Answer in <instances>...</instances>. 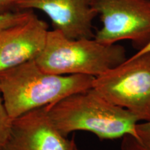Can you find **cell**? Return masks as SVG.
I'll return each instance as SVG.
<instances>
[{"label":"cell","mask_w":150,"mask_h":150,"mask_svg":"<svg viewBox=\"0 0 150 150\" xmlns=\"http://www.w3.org/2000/svg\"><path fill=\"white\" fill-rule=\"evenodd\" d=\"M95 77L59 75L42 70L35 60L0 73V93L11 119L54 104L93 88Z\"/></svg>","instance_id":"cell-1"},{"label":"cell","mask_w":150,"mask_h":150,"mask_svg":"<svg viewBox=\"0 0 150 150\" xmlns=\"http://www.w3.org/2000/svg\"><path fill=\"white\" fill-rule=\"evenodd\" d=\"M54 125L62 134L88 131L99 139H116L126 136L138 140L140 122L128 110L112 104L91 89L75 93L46 106Z\"/></svg>","instance_id":"cell-2"},{"label":"cell","mask_w":150,"mask_h":150,"mask_svg":"<svg viewBox=\"0 0 150 150\" xmlns=\"http://www.w3.org/2000/svg\"><path fill=\"white\" fill-rule=\"evenodd\" d=\"M127 59L120 45H105L95 38L72 39L49 30L42 52L35 59L45 72L59 75L97 77Z\"/></svg>","instance_id":"cell-3"},{"label":"cell","mask_w":150,"mask_h":150,"mask_svg":"<svg viewBox=\"0 0 150 150\" xmlns=\"http://www.w3.org/2000/svg\"><path fill=\"white\" fill-rule=\"evenodd\" d=\"M93 88L138 121H150V52L133 55L94 79Z\"/></svg>","instance_id":"cell-4"},{"label":"cell","mask_w":150,"mask_h":150,"mask_svg":"<svg viewBox=\"0 0 150 150\" xmlns=\"http://www.w3.org/2000/svg\"><path fill=\"white\" fill-rule=\"evenodd\" d=\"M102 27L94 35L99 42L130 40L138 51L150 42V0H92Z\"/></svg>","instance_id":"cell-5"},{"label":"cell","mask_w":150,"mask_h":150,"mask_svg":"<svg viewBox=\"0 0 150 150\" xmlns=\"http://www.w3.org/2000/svg\"><path fill=\"white\" fill-rule=\"evenodd\" d=\"M76 145L56 128L44 107L13 120L10 136L0 150H74Z\"/></svg>","instance_id":"cell-6"},{"label":"cell","mask_w":150,"mask_h":150,"mask_svg":"<svg viewBox=\"0 0 150 150\" xmlns=\"http://www.w3.org/2000/svg\"><path fill=\"white\" fill-rule=\"evenodd\" d=\"M20 11H41L51 20L54 29L72 39L93 38V20L97 15L92 0H18Z\"/></svg>","instance_id":"cell-7"},{"label":"cell","mask_w":150,"mask_h":150,"mask_svg":"<svg viewBox=\"0 0 150 150\" xmlns=\"http://www.w3.org/2000/svg\"><path fill=\"white\" fill-rule=\"evenodd\" d=\"M48 31L46 22L33 13L25 21L0 31V73L36 59Z\"/></svg>","instance_id":"cell-8"},{"label":"cell","mask_w":150,"mask_h":150,"mask_svg":"<svg viewBox=\"0 0 150 150\" xmlns=\"http://www.w3.org/2000/svg\"><path fill=\"white\" fill-rule=\"evenodd\" d=\"M32 13L29 11H20L18 12L0 11V31L25 21Z\"/></svg>","instance_id":"cell-9"},{"label":"cell","mask_w":150,"mask_h":150,"mask_svg":"<svg viewBox=\"0 0 150 150\" xmlns=\"http://www.w3.org/2000/svg\"><path fill=\"white\" fill-rule=\"evenodd\" d=\"M13 120L8 115L0 93V149L3 147L10 136Z\"/></svg>","instance_id":"cell-10"},{"label":"cell","mask_w":150,"mask_h":150,"mask_svg":"<svg viewBox=\"0 0 150 150\" xmlns=\"http://www.w3.org/2000/svg\"><path fill=\"white\" fill-rule=\"evenodd\" d=\"M122 150H150V142L147 143H139L131 136L122 138L121 144Z\"/></svg>","instance_id":"cell-11"},{"label":"cell","mask_w":150,"mask_h":150,"mask_svg":"<svg viewBox=\"0 0 150 150\" xmlns=\"http://www.w3.org/2000/svg\"><path fill=\"white\" fill-rule=\"evenodd\" d=\"M138 140H136L139 143H147L150 142V121L138 123L137 125Z\"/></svg>","instance_id":"cell-12"},{"label":"cell","mask_w":150,"mask_h":150,"mask_svg":"<svg viewBox=\"0 0 150 150\" xmlns=\"http://www.w3.org/2000/svg\"><path fill=\"white\" fill-rule=\"evenodd\" d=\"M18 0H0V11H7L11 7L14 6Z\"/></svg>","instance_id":"cell-13"},{"label":"cell","mask_w":150,"mask_h":150,"mask_svg":"<svg viewBox=\"0 0 150 150\" xmlns=\"http://www.w3.org/2000/svg\"><path fill=\"white\" fill-rule=\"evenodd\" d=\"M150 52V42L147 45H146L145 47L142 48V50H140L139 51L137 52L136 54H134V55L138 56V55H140V54H142L144 53H146V52Z\"/></svg>","instance_id":"cell-14"},{"label":"cell","mask_w":150,"mask_h":150,"mask_svg":"<svg viewBox=\"0 0 150 150\" xmlns=\"http://www.w3.org/2000/svg\"><path fill=\"white\" fill-rule=\"evenodd\" d=\"M74 150H80L79 149V147H77V145H76V146H75V147H74Z\"/></svg>","instance_id":"cell-15"}]
</instances>
